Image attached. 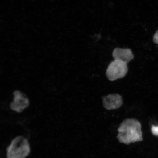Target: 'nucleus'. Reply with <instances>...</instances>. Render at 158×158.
Wrapping results in <instances>:
<instances>
[{"label":"nucleus","mask_w":158,"mask_h":158,"mask_svg":"<svg viewBox=\"0 0 158 158\" xmlns=\"http://www.w3.org/2000/svg\"><path fill=\"white\" fill-rule=\"evenodd\" d=\"M112 56L114 59L122 61L127 64L134 58L131 49L119 48L114 49L112 52Z\"/></svg>","instance_id":"423d86ee"},{"label":"nucleus","mask_w":158,"mask_h":158,"mask_svg":"<svg viewBox=\"0 0 158 158\" xmlns=\"http://www.w3.org/2000/svg\"><path fill=\"white\" fill-rule=\"evenodd\" d=\"M140 122L134 118L124 120L118 128L117 139L120 143L126 145L143 140Z\"/></svg>","instance_id":"f257e3e1"},{"label":"nucleus","mask_w":158,"mask_h":158,"mask_svg":"<svg viewBox=\"0 0 158 158\" xmlns=\"http://www.w3.org/2000/svg\"><path fill=\"white\" fill-rule=\"evenodd\" d=\"M128 72L127 64L122 61L114 59L109 65L106 74L109 80L114 81L123 78Z\"/></svg>","instance_id":"7ed1b4c3"},{"label":"nucleus","mask_w":158,"mask_h":158,"mask_svg":"<svg viewBox=\"0 0 158 158\" xmlns=\"http://www.w3.org/2000/svg\"><path fill=\"white\" fill-rule=\"evenodd\" d=\"M13 94V100L10 104V108L14 111L20 113L29 106V99L19 91H15Z\"/></svg>","instance_id":"20e7f679"},{"label":"nucleus","mask_w":158,"mask_h":158,"mask_svg":"<svg viewBox=\"0 0 158 158\" xmlns=\"http://www.w3.org/2000/svg\"><path fill=\"white\" fill-rule=\"evenodd\" d=\"M153 40L154 43L158 44V29L153 35Z\"/></svg>","instance_id":"6e6552de"},{"label":"nucleus","mask_w":158,"mask_h":158,"mask_svg":"<svg viewBox=\"0 0 158 158\" xmlns=\"http://www.w3.org/2000/svg\"><path fill=\"white\" fill-rule=\"evenodd\" d=\"M151 130L152 133L154 135L158 136V126H153L152 127Z\"/></svg>","instance_id":"0eeeda50"},{"label":"nucleus","mask_w":158,"mask_h":158,"mask_svg":"<svg viewBox=\"0 0 158 158\" xmlns=\"http://www.w3.org/2000/svg\"><path fill=\"white\" fill-rule=\"evenodd\" d=\"M102 104L106 110H110L119 108L123 104V99L118 94H111L102 97Z\"/></svg>","instance_id":"39448f33"},{"label":"nucleus","mask_w":158,"mask_h":158,"mask_svg":"<svg viewBox=\"0 0 158 158\" xmlns=\"http://www.w3.org/2000/svg\"><path fill=\"white\" fill-rule=\"evenodd\" d=\"M7 158H26L30 153L28 140L22 136L16 137L6 149Z\"/></svg>","instance_id":"f03ea898"}]
</instances>
